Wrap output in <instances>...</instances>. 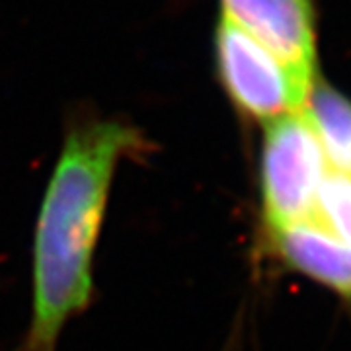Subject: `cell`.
Segmentation results:
<instances>
[{
    "mask_svg": "<svg viewBox=\"0 0 351 351\" xmlns=\"http://www.w3.org/2000/svg\"><path fill=\"white\" fill-rule=\"evenodd\" d=\"M147 149L123 121H88L64 138L34 239L32 322L18 351H57L64 326L92 301V262L117 164Z\"/></svg>",
    "mask_w": 351,
    "mask_h": 351,
    "instance_id": "6da1fadb",
    "label": "cell"
},
{
    "mask_svg": "<svg viewBox=\"0 0 351 351\" xmlns=\"http://www.w3.org/2000/svg\"><path fill=\"white\" fill-rule=\"evenodd\" d=\"M304 110L267 123L262 151L263 217L269 230L311 221L330 172Z\"/></svg>",
    "mask_w": 351,
    "mask_h": 351,
    "instance_id": "7a4b0ae2",
    "label": "cell"
},
{
    "mask_svg": "<svg viewBox=\"0 0 351 351\" xmlns=\"http://www.w3.org/2000/svg\"><path fill=\"white\" fill-rule=\"evenodd\" d=\"M217 69L228 98L244 115L269 123L301 112L314 84L302 80L265 45L221 14L215 36Z\"/></svg>",
    "mask_w": 351,
    "mask_h": 351,
    "instance_id": "3957f363",
    "label": "cell"
},
{
    "mask_svg": "<svg viewBox=\"0 0 351 351\" xmlns=\"http://www.w3.org/2000/svg\"><path fill=\"white\" fill-rule=\"evenodd\" d=\"M223 16L314 84L316 32L311 0H221Z\"/></svg>",
    "mask_w": 351,
    "mask_h": 351,
    "instance_id": "277c9868",
    "label": "cell"
},
{
    "mask_svg": "<svg viewBox=\"0 0 351 351\" xmlns=\"http://www.w3.org/2000/svg\"><path fill=\"white\" fill-rule=\"evenodd\" d=\"M271 239L291 267L341 295H351V244L336 239L313 219L274 230Z\"/></svg>",
    "mask_w": 351,
    "mask_h": 351,
    "instance_id": "5b68a950",
    "label": "cell"
},
{
    "mask_svg": "<svg viewBox=\"0 0 351 351\" xmlns=\"http://www.w3.org/2000/svg\"><path fill=\"white\" fill-rule=\"evenodd\" d=\"M332 170L351 174V101L328 86H316L302 108Z\"/></svg>",
    "mask_w": 351,
    "mask_h": 351,
    "instance_id": "8992f818",
    "label": "cell"
},
{
    "mask_svg": "<svg viewBox=\"0 0 351 351\" xmlns=\"http://www.w3.org/2000/svg\"><path fill=\"white\" fill-rule=\"evenodd\" d=\"M313 221L351 244V174L330 170L320 186Z\"/></svg>",
    "mask_w": 351,
    "mask_h": 351,
    "instance_id": "52a82bcc",
    "label": "cell"
}]
</instances>
